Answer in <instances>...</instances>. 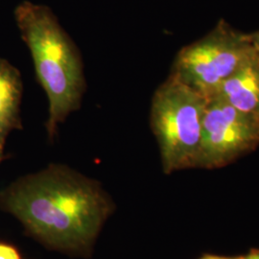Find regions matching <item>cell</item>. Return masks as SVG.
Masks as SVG:
<instances>
[{"label": "cell", "instance_id": "obj_9", "mask_svg": "<svg viewBox=\"0 0 259 259\" xmlns=\"http://www.w3.org/2000/svg\"><path fill=\"white\" fill-rule=\"evenodd\" d=\"M242 256H224V255H215V254H206L199 259H241Z\"/></svg>", "mask_w": 259, "mask_h": 259}, {"label": "cell", "instance_id": "obj_10", "mask_svg": "<svg viewBox=\"0 0 259 259\" xmlns=\"http://www.w3.org/2000/svg\"><path fill=\"white\" fill-rule=\"evenodd\" d=\"M250 36V40L252 42V45L254 46V47L259 50V30L256 32H253L251 34H249Z\"/></svg>", "mask_w": 259, "mask_h": 259}, {"label": "cell", "instance_id": "obj_8", "mask_svg": "<svg viewBox=\"0 0 259 259\" xmlns=\"http://www.w3.org/2000/svg\"><path fill=\"white\" fill-rule=\"evenodd\" d=\"M0 259H22L19 250L12 244L0 242Z\"/></svg>", "mask_w": 259, "mask_h": 259}, {"label": "cell", "instance_id": "obj_6", "mask_svg": "<svg viewBox=\"0 0 259 259\" xmlns=\"http://www.w3.org/2000/svg\"><path fill=\"white\" fill-rule=\"evenodd\" d=\"M214 97L241 111L259 114V50L255 49Z\"/></svg>", "mask_w": 259, "mask_h": 259}, {"label": "cell", "instance_id": "obj_12", "mask_svg": "<svg viewBox=\"0 0 259 259\" xmlns=\"http://www.w3.org/2000/svg\"><path fill=\"white\" fill-rule=\"evenodd\" d=\"M7 157H8V156H5V155H4V156H0V163H1L4 159H6Z\"/></svg>", "mask_w": 259, "mask_h": 259}, {"label": "cell", "instance_id": "obj_4", "mask_svg": "<svg viewBox=\"0 0 259 259\" xmlns=\"http://www.w3.org/2000/svg\"><path fill=\"white\" fill-rule=\"evenodd\" d=\"M255 49L249 34L220 19L209 33L178 52L170 74L210 99Z\"/></svg>", "mask_w": 259, "mask_h": 259}, {"label": "cell", "instance_id": "obj_2", "mask_svg": "<svg viewBox=\"0 0 259 259\" xmlns=\"http://www.w3.org/2000/svg\"><path fill=\"white\" fill-rule=\"evenodd\" d=\"M14 14L32 56L37 82L47 93L46 129L53 141L59 126L82 106L87 91L82 54L49 7L23 1Z\"/></svg>", "mask_w": 259, "mask_h": 259}, {"label": "cell", "instance_id": "obj_11", "mask_svg": "<svg viewBox=\"0 0 259 259\" xmlns=\"http://www.w3.org/2000/svg\"><path fill=\"white\" fill-rule=\"evenodd\" d=\"M241 259H259V250H251L250 253L242 256Z\"/></svg>", "mask_w": 259, "mask_h": 259}, {"label": "cell", "instance_id": "obj_7", "mask_svg": "<svg viewBox=\"0 0 259 259\" xmlns=\"http://www.w3.org/2000/svg\"><path fill=\"white\" fill-rule=\"evenodd\" d=\"M22 95L23 82L20 71L0 58V156H4L11 132L23 129L20 117Z\"/></svg>", "mask_w": 259, "mask_h": 259}, {"label": "cell", "instance_id": "obj_5", "mask_svg": "<svg viewBox=\"0 0 259 259\" xmlns=\"http://www.w3.org/2000/svg\"><path fill=\"white\" fill-rule=\"evenodd\" d=\"M259 146V114L241 111L219 97L207 99L198 168L231 164Z\"/></svg>", "mask_w": 259, "mask_h": 259}, {"label": "cell", "instance_id": "obj_3", "mask_svg": "<svg viewBox=\"0 0 259 259\" xmlns=\"http://www.w3.org/2000/svg\"><path fill=\"white\" fill-rule=\"evenodd\" d=\"M207 99L170 74L154 93L150 126L165 174L198 168Z\"/></svg>", "mask_w": 259, "mask_h": 259}, {"label": "cell", "instance_id": "obj_1", "mask_svg": "<svg viewBox=\"0 0 259 259\" xmlns=\"http://www.w3.org/2000/svg\"><path fill=\"white\" fill-rule=\"evenodd\" d=\"M0 208L48 250L89 257L115 204L98 181L52 163L1 190Z\"/></svg>", "mask_w": 259, "mask_h": 259}]
</instances>
